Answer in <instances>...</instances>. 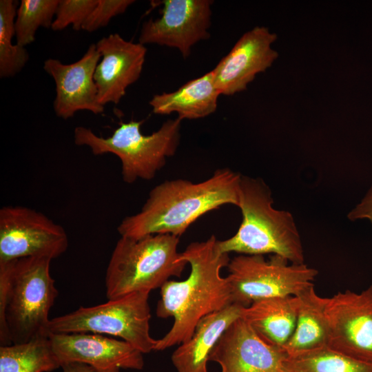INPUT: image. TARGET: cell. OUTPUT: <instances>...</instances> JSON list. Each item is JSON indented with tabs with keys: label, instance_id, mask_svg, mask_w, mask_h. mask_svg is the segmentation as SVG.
<instances>
[{
	"label": "cell",
	"instance_id": "8",
	"mask_svg": "<svg viewBox=\"0 0 372 372\" xmlns=\"http://www.w3.org/2000/svg\"><path fill=\"white\" fill-rule=\"evenodd\" d=\"M227 279L233 303L248 307L269 298L296 296L313 285L318 271L278 255L240 254L230 259Z\"/></svg>",
	"mask_w": 372,
	"mask_h": 372
},
{
	"label": "cell",
	"instance_id": "14",
	"mask_svg": "<svg viewBox=\"0 0 372 372\" xmlns=\"http://www.w3.org/2000/svg\"><path fill=\"white\" fill-rule=\"evenodd\" d=\"M101 55L96 44H91L77 61L65 64L56 59H48L44 70L54 80L56 96L53 107L59 117L68 119L80 110L99 114L104 106L98 101V90L94 79Z\"/></svg>",
	"mask_w": 372,
	"mask_h": 372
},
{
	"label": "cell",
	"instance_id": "2",
	"mask_svg": "<svg viewBox=\"0 0 372 372\" xmlns=\"http://www.w3.org/2000/svg\"><path fill=\"white\" fill-rule=\"evenodd\" d=\"M241 176L221 168L197 183L181 178L165 180L151 189L139 212L123 219L118 232L132 238L152 234L179 238L206 213L227 204L238 207Z\"/></svg>",
	"mask_w": 372,
	"mask_h": 372
},
{
	"label": "cell",
	"instance_id": "4",
	"mask_svg": "<svg viewBox=\"0 0 372 372\" xmlns=\"http://www.w3.org/2000/svg\"><path fill=\"white\" fill-rule=\"evenodd\" d=\"M271 192L263 180L241 176L240 209L242 220L231 238L218 240L225 254L278 255L291 263H304L300 236L292 214L273 207Z\"/></svg>",
	"mask_w": 372,
	"mask_h": 372
},
{
	"label": "cell",
	"instance_id": "16",
	"mask_svg": "<svg viewBox=\"0 0 372 372\" xmlns=\"http://www.w3.org/2000/svg\"><path fill=\"white\" fill-rule=\"evenodd\" d=\"M96 46L102 57L94 74L99 103L103 106L118 104L127 88L141 76L147 48L140 43L126 41L118 34L103 37Z\"/></svg>",
	"mask_w": 372,
	"mask_h": 372
},
{
	"label": "cell",
	"instance_id": "22",
	"mask_svg": "<svg viewBox=\"0 0 372 372\" xmlns=\"http://www.w3.org/2000/svg\"><path fill=\"white\" fill-rule=\"evenodd\" d=\"M283 372H372V364L326 347L297 356H287Z\"/></svg>",
	"mask_w": 372,
	"mask_h": 372
},
{
	"label": "cell",
	"instance_id": "15",
	"mask_svg": "<svg viewBox=\"0 0 372 372\" xmlns=\"http://www.w3.org/2000/svg\"><path fill=\"white\" fill-rule=\"evenodd\" d=\"M287 354L264 341L241 318L225 331L209 356L220 372H283Z\"/></svg>",
	"mask_w": 372,
	"mask_h": 372
},
{
	"label": "cell",
	"instance_id": "23",
	"mask_svg": "<svg viewBox=\"0 0 372 372\" xmlns=\"http://www.w3.org/2000/svg\"><path fill=\"white\" fill-rule=\"evenodd\" d=\"M17 1H0V76L11 77L19 72L29 59L25 47L12 43L15 37Z\"/></svg>",
	"mask_w": 372,
	"mask_h": 372
},
{
	"label": "cell",
	"instance_id": "21",
	"mask_svg": "<svg viewBox=\"0 0 372 372\" xmlns=\"http://www.w3.org/2000/svg\"><path fill=\"white\" fill-rule=\"evenodd\" d=\"M60 367L49 335L0 347V372H50Z\"/></svg>",
	"mask_w": 372,
	"mask_h": 372
},
{
	"label": "cell",
	"instance_id": "11",
	"mask_svg": "<svg viewBox=\"0 0 372 372\" xmlns=\"http://www.w3.org/2000/svg\"><path fill=\"white\" fill-rule=\"evenodd\" d=\"M211 0H165L161 16L142 25L138 43L178 49L187 59L192 48L210 37Z\"/></svg>",
	"mask_w": 372,
	"mask_h": 372
},
{
	"label": "cell",
	"instance_id": "6",
	"mask_svg": "<svg viewBox=\"0 0 372 372\" xmlns=\"http://www.w3.org/2000/svg\"><path fill=\"white\" fill-rule=\"evenodd\" d=\"M181 121L178 117L169 119L149 135L141 131L144 121L121 123L107 138L79 126L74 129V139L76 145L88 147L94 155L111 153L117 156L124 182L150 180L165 166L167 158L175 154L180 143Z\"/></svg>",
	"mask_w": 372,
	"mask_h": 372
},
{
	"label": "cell",
	"instance_id": "27",
	"mask_svg": "<svg viewBox=\"0 0 372 372\" xmlns=\"http://www.w3.org/2000/svg\"><path fill=\"white\" fill-rule=\"evenodd\" d=\"M349 220L368 219L372 223V186L361 202L348 214Z\"/></svg>",
	"mask_w": 372,
	"mask_h": 372
},
{
	"label": "cell",
	"instance_id": "17",
	"mask_svg": "<svg viewBox=\"0 0 372 372\" xmlns=\"http://www.w3.org/2000/svg\"><path fill=\"white\" fill-rule=\"evenodd\" d=\"M242 308L233 303L203 318L192 336L180 344L172 355L177 372H208L211 353L227 329L240 318Z\"/></svg>",
	"mask_w": 372,
	"mask_h": 372
},
{
	"label": "cell",
	"instance_id": "25",
	"mask_svg": "<svg viewBox=\"0 0 372 372\" xmlns=\"http://www.w3.org/2000/svg\"><path fill=\"white\" fill-rule=\"evenodd\" d=\"M97 3L98 0H59L52 30L60 31L72 25L74 30H82L84 22Z\"/></svg>",
	"mask_w": 372,
	"mask_h": 372
},
{
	"label": "cell",
	"instance_id": "28",
	"mask_svg": "<svg viewBox=\"0 0 372 372\" xmlns=\"http://www.w3.org/2000/svg\"><path fill=\"white\" fill-rule=\"evenodd\" d=\"M63 372H98L91 366L81 362H69L61 364Z\"/></svg>",
	"mask_w": 372,
	"mask_h": 372
},
{
	"label": "cell",
	"instance_id": "19",
	"mask_svg": "<svg viewBox=\"0 0 372 372\" xmlns=\"http://www.w3.org/2000/svg\"><path fill=\"white\" fill-rule=\"evenodd\" d=\"M295 329L283 350L293 357L328 347L329 327L326 315V298L318 295L312 285L298 296Z\"/></svg>",
	"mask_w": 372,
	"mask_h": 372
},
{
	"label": "cell",
	"instance_id": "5",
	"mask_svg": "<svg viewBox=\"0 0 372 372\" xmlns=\"http://www.w3.org/2000/svg\"><path fill=\"white\" fill-rule=\"evenodd\" d=\"M179 238L152 234L117 241L105 274L106 296L114 300L131 293L160 288L179 278L187 265L178 251Z\"/></svg>",
	"mask_w": 372,
	"mask_h": 372
},
{
	"label": "cell",
	"instance_id": "26",
	"mask_svg": "<svg viewBox=\"0 0 372 372\" xmlns=\"http://www.w3.org/2000/svg\"><path fill=\"white\" fill-rule=\"evenodd\" d=\"M134 0H98L84 22L82 30L89 32L106 26L115 16L124 13Z\"/></svg>",
	"mask_w": 372,
	"mask_h": 372
},
{
	"label": "cell",
	"instance_id": "7",
	"mask_svg": "<svg viewBox=\"0 0 372 372\" xmlns=\"http://www.w3.org/2000/svg\"><path fill=\"white\" fill-rule=\"evenodd\" d=\"M149 291H137L50 319L49 333H92L121 338L143 354L154 351Z\"/></svg>",
	"mask_w": 372,
	"mask_h": 372
},
{
	"label": "cell",
	"instance_id": "20",
	"mask_svg": "<svg viewBox=\"0 0 372 372\" xmlns=\"http://www.w3.org/2000/svg\"><path fill=\"white\" fill-rule=\"evenodd\" d=\"M220 95L210 71L174 92L154 95L149 103L156 114L176 112L180 120L197 119L216 111Z\"/></svg>",
	"mask_w": 372,
	"mask_h": 372
},
{
	"label": "cell",
	"instance_id": "13",
	"mask_svg": "<svg viewBox=\"0 0 372 372\" xmlns=\"http://www.w3.org/2000/svg\"><path fill=\"white\" fill-rule=\"evenodd\" d=\"M276 39V34L265 26H256L243 34L211 70L219 93L231 96L242 92L258 74L269 68L278 57L272 48Z\"/></svg>",
	"mask_w": 372,
	"mask_h": 372
},
{
	"label": "cell",
	"instance_id": "3",
	"mask_svg": "<svg viewBox=\"0 0 372 372\" xmlns=\"http://www.w3.org/2000/svg\"><path fill=\"white\" fill-rule=\"evenodd\" d=\"M52 260L25 257L0 262V345L49 335V311L58 296Z\"/></svg>",
	"mask_w": 372,
	"mask_h": 372
},
{
	"label": "cell",
	"instance_id": "24",
	"mask_svg": "<svg viewBox=\"0 0 372 372\" xmlns=\"http://www.w3.org/2000/svg\"><path fill=\"white\" fill-rule=\"evenodd\" d=\"M59 0H21L14 21L16 43L25 47L34 42L40 27L51 28Z\"/></svg>",
	"mask_w": 372,
	"mask_h": 372
},
{
	"label": "cell",
	"instance_id": "1",
	"mask_svg": "<svg viewBox=\"0 0 372 372\" xmlns=\"http://www.w3.org/2000/svg\"><path fill=\"white\" fill-rule=\"evenodd\" d=\"M216 236L193 242L181 252L190 265L188 277L181 281L168 280L161 287L156 314L173 318L169 331L156 340L154 351H163L187 341L198 323L205 316L233 304L231 289L221 269L227 267L228 254L221 252Z\"/></svg>",
	"mask_w": 372,
	"mask_h": 372
},
{
	"label": "cell",
	"instance_id": "12",
	"mask_svg": "<svg viewBox=\"0 0 372 372\" xmlns=\"http://www.w3.org/2000/svg\"><path fill=\"white\" fill-rule=\"evenodd\" d=\"M53 351L61 366L81 362L98 372L141 370L143 353L125 340L92 333H49Z\"/></svg>",
	"mask_w": 372,
	"mask_h": 372
},
{
	"label": "cell",
	"instance_id": "9",
	"mask_svg": "<svg viewBox=\"0 0 372 372\" xmlns=\"http://www.w3.org/2000/svg\"><path fill=\"white\" fill-rule=\"evenodd\" d=\"M68 247L62 226L43 214L21 206L0 209V262L25 257L58 258Z\"/></svg>",
	"mask_w": 372,
	"mask_h": 372
},
{
	"label": "cell",
	"instance_id": "18",
	"mask_svg": "<svg viewBox=\"0 0 372 372\" xmlns=\"http://www.w3.org/2000/svg\"><path fill=\"white\" fill-rule=\"evenodd\" d=\"M296 296L273 297L242 307V318L268 344L283 349L295 329Z\"/></svg>",
	"mask_w": 372,
	"mask_h": 372
},
{
	"label": "cell",
	"instance_id": "10",
	"mask_svg": "<svg viewBox=\"0 0 372 372\" xmlns=\"http://www.w3.org/2000/svg\"><path fill=\"white\" fill-rule=\"evenodd\" d=\"M328 347L372 364V285L360 292H338L326 298Z\"/></svg>",
	"mask_w": 372,
	"mask_h": 372
}]
</instances>
